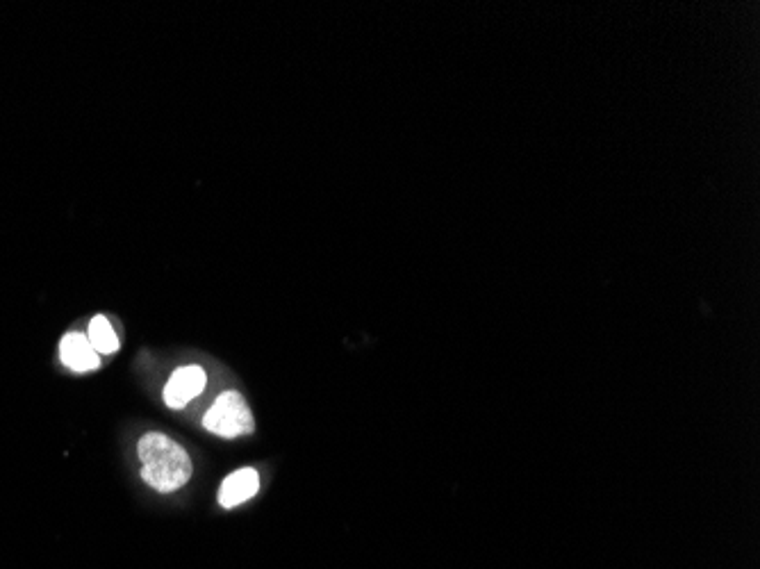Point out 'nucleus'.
I'll return each instance as SVG.
<instances>
[{"label": "nucleus", "mask_w": 760, "mask_h": 569, "mask_svg": "<svg viewBox=\"0 0 760 569\" xmlns=\"http://www.w3.org/2000/svg\"><path fill=\"white\" fill-rule=\"evenodd\" d=\"M142 478L158 492H176L192 478L189 453L162 433H148L139 440Z\"/></svg>", "instance_id": "1"}, {"label": "nucleus", "mask_w": 760, "mask_h": 569, "mask_svg": "<svg viewBox=\"0 0 760 569\" xmlns=\"http://www.w3.org/2000/svg\"><path fill=\"white\" fill-rule=\"evenodd\" d=\"M203 426L221 437H239L253 433V415L249 403L239 392H223L205 412Z\"/></svg>", "instance_id": "2"}, {"label": "nucleus", "mask_w": 760, "mask_h": 569, "mask_svg": "<svg viewBox=\"0 0 760 569\" xmlns=\"http://www.w3.org/2000/svg\"><path fill=\"white\" fill-rule=\"evenodd\" d=\"M205 381H208V378H205V371L201 367L189 365L176 369L169 378L167 387H164V403L173 410L185 408L189 401L196 399L198 394L203 392Z\"/></svg>", "instance_id": "3"}, {"label": "nucleus", "mask_w": 760, "mask_h": 569, "mask_svg": "<svg viewBox=\"0 0 760 569\" xmlns=\"http://www.w3.org/2000/svg\"><path fill=\"white\" fill-rule=\"evenodd\" d=\"M260 490V474L251 467L237 469L221 483L219 503L223 508H235L239 503L249 501Z\"/></svg>", "instance_id": "4"}, {"label": "nucleus", "mask_w": 760, "mask_h": 569, "mask_svg": "<svg viewBox=\"0 0 760 569\" xmlns=\"http://www.w3.org/2000/svg\"><path fill=\"white\" fill-rule=\"evenodd\" d=\"M60 358L73 371H92L98 367V353L82 333H66L60 342Z\"/></svg>", "instance_id": "5"}, {"label": "nucleus", "mask_w": 760, "mask_h": 569, "mask_svg": "<svg viewBox=\"0 0 760 569\" xmlns=\"http://www.w3.org/2000/svg\"><path fill=\"white\" fill-rule=\"evenodd\" d=\"M87 340L92 342L98 356H101V353H107V356H110V353H117L119 349V337L117 333H114L110 319L103 315H98L89 321Z\"/></svg>", "instance_id": "6"}]
</instances>
